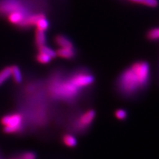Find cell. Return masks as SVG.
<instances>
[{"mask_svg": "<svg viewBox=\"0 0 159 159\" xmlns=\"http://www.w3.org/2000/svg\"><path fill=\"white\" fill-rule=\"evenodd\" d=\"M150 66L145 61H139L125 70L119 79V88L125 94H132L148 84Z\"/></svg>", "mask_w": 159, "mask_h": 159, "instance_id": "1", "label": "cell"}, {"mask_svg": "<svg viewBox=\"0 0 159 159\" xmlns=\"http://www.w3.org/2000/svg\"><path fill=\"white\" fill-rule=\"evenodd\" d=\"M79 89L71 83L69 80L56 81L51 85L50 92L57 98L69 99L77 96Z\"/></svg>", "mask_w": 159, "mask_h": 159, "instance_id": "2", "label": "cell"}, {"mask_svg": "<svg viewBox=\"0 0 159 159\" xmlns=\"http://www.w3.org/2000/svg\"><path fill=\"white\" fill-rule=\"evenodd\" d=\"M23 116L19 113L7 114L1 119L2 125L4 126L3 130L6 134H16L23 128Z\"/></svg>", "mask_w": 159, "mask_h": 159, "instance_id": "3", "label": "cell"}, {"mask_svg": "<svg viewBox=\"0 0 159 159\" xmlns=\"http://www.w3.org/2000/svg\"><path fill=\"white\" fill-rule=\"evenodd\" d=\"M69 81L79 90L87 88L94 83V78L93 75L85 71H79L69 77Z\"/></svg>", "mask_w": 159, "mask_h": 159, "instance_id": "4", "label": "cell"}, {"mask_svg": "<svg viewBox=\"0 0 159 159\" xmlns=\"http://www.w3.org/2000/svg\"><path fill=\"white\" fill-rule=\"evenodd\" d=\"M95 111L94 110H88L79 116L76 122V127L78 130H84L89 128L95 118Z\"/></svg>", "mask_w": 159, "mask_h": 159, "instance_id": "5", "label": "cell"}, {"mask_svg": "<svg viewBox=\"0 0 159 159\" xmlns=\"http://www.w3.org/2000/svg\"><path fill=\"white\" fill-rule=\"evenodd\" d=\"M28 16L30 15L26 14V13H22V12H12V13H10L7 14V19L13 25L20 26Z\"/></svg>", "mask_w": 159, "mask_h": 159, "instance_id": "6", "label": "cell"}, {"mask_svg": "<svg viewBox=\"0 0 159 159\" xmlns=\"http://www.w3.org/2000/svg\"><path fill=\"white\" fill-rule=\"evenodd\" d=\"M55 41L60 48H74V45L66 36L58 35L55 37Z\"/></svg>", "mask_w": 159, "mask_h": 159, "instance_id": "7", "label": "cell"}, {"mask_svg": "<svg viewBox=\"0 0 159 159\" xmlns=\"http://www.w3.org/2000/svg\"><path fill=\"white\" fill-rule=\"evenodd\" d=\"M75 48H60L56 51V55L64 59H71L75 56Z\"/></svg>", "mask_w": 159, "mask_h": 159, "instance_id": "8", "label": "cell"}, {"mask_svg": "<svg viewBox=\"0 0 159 159\" xmlns=\"http://www.w3.org/2000/svg\"><path fill=\"white\" fill-rule=\"evenodd\" d=\"M12 76L11 66H7L0 71V86Z\"/></svg>", "mask_w": 159, "mask_h": 159, "instance_id": "9", "label": "cell"}, {"mask_svg": "<svg viewBox=\"0 0 159 159\" xmlns=\"http://www.w3.org/2000/svg\"><path fill=\"white\" fill-rule=\"evenodd\" d=\"M46 41H47V37H46L45 32L36 30V32H35V44H36L37 47L46 45Z\"/></svg>", "mask_w": 159, "mask_h": 159, "instance_id": "10", "label": "cell"}, {"mask_svg": "<svg viewBox=\"0 0 159 159\" xmlns=\"http://www.w3.org/2000/svg\"><path fill=\"white\" fill-rule=\"evenodd\" d=\"M63 143L69 148H74L77 145V139L71 134H65L62 138Z\"/></svg>", "mask_w": 159, "mask_h": 159, "instance_id": "11", "label": "cell"}, {"mask_svg": "<svg viewBox=\"0 0 159 159\" xmlns=\"http://www.w3.org/2000/svg\"><path fill=\"white\" fill-rule=\"evenodd\" d=\"M12 77L13 80L16 83H21L22 82V75H21V70L17 66H12Z\"/></svg>", "mask_w": 159, "mask_h": 159, "instance_id": "12", "label": "cell"}, {"mask_svg": "<svg viewBox=\"0 0 159 159\" xmlns=\"http://www.w3.org/2000/svg\"><path fill=\"white\" fill-rule=\"evenodd\" d=\"M49 21L47 19L46 16H43L41 18L39 21H37L36 24H35V26H36V30H39L41 31H46L47 29L49 28Z\"/></svg>", "mask_w": 159, "mask_h": 159, "instance_id": "13", "label": "cell"}, {"mask_svg": "<svg viewBox=\"0 0 159 159\" xmlns=\"http://www.w3.org/2000/svg\"><path fill=\"white\" fill-rule=\"evenodd\" d=\"M131 2L142 4L150 7H156L158 5V0H129Z\"/></svg>", "mask_w": 159, "mask_h": 159, "instance_id": "14", "label": "cell"}, {"mask_svg": "<svg viewBox=\"0 0 159 159\" xmlns=\"http://www.w3.org/2000/svg\"><path fill=\"white\" fill-rule=\"evenodd\" d=\"M38 48H39V52H42V53H44V54L48 55L52 57V58H54V57L57 56L56 52L53 50L52 49H51L50 47H47L46 45L41 46V47H38Z\"/></svg>", "mask_w": 159, "mask_h": 159, "instance_id": "15", "label": "cell"}, {"mask_svg": "<svg viewBox=\"0 0 159 159\" xmlns=\"http://www.w3.org/2000/svg\"><path fill=\"white\" fill-rule=\"evenodd\" d=\"M52 59V57L49 56V55L44 54V53L39 52V54L36 55V60L37 61L41 64H47V63H49L51 61V60Z\"/></svg>", "mask_w": 159, "mask_h": 159, "instance_id": "16", "label": "cell"}, {"mask_svg": "<svg viewBox=\"0 0 159 159\" xmlns=\"http://www.w3.org/2000/svg\"><path fill=\"white\" fill-rule=\"evenodd\" d=\"M148 38L151 41H155V40L159 39V27L158 28L152 29L148 32Z\"/></svg>", "mask_w": 159, "mask_h": 159, "instance_id": "17", "label": "cell"}, {"mask_svg": "<svg viewBox=\"0 0 159 159\" xmlns=\"http://www.w3.org/2000/svg\"><path fill=\"white\" fill-rule=\"evenodd\" d=\"M128 114H127V111L124 110V109H118L115 112V116L116 119H119V120H124L127 118Z\"/></svg>", "mask_w": 159, "mask_h": 159, "instance_id": "18", "label": "cell"}, {"mask_svg": "<svg viewBox=\"0 0 159 159\" xmlns=\"http://www.w3.org/2000/svg\"><path fill=\"white\" fill-rule=\"evenodd\" d=\"M19 159H36V156L32 152H27L21 155Z\"/></svg>", "mask_w": 159, "mask_h": 159, "instance_id": "19", "label": "cell"}, {"mask_svg": "<svg viewBox=\"0 0 159 159\" xmlns=\"http://www.w3.org/2000/svg\"><path fill=\"white\" fill-rule=\"evenodd\" d=\"M18 159H19V158H18Z\"/></svg>", "mask_w": 159, "mask_h": 159, "instance_id": "20", "label": "cell"}]
</instances>
